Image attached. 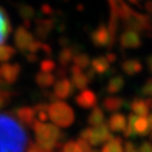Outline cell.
<instances>
[{"label":"cell","instance_id":"4fadbf2b","mask_svg":"<svg viewBox=\"0 0 152 152\" xmlns=\"http://www.w3.org/2000/svg\"><path fill=\"white\" fill-rule=\"evenodd\" d=\"M76 103L82 108H92L97 105V96L89 89H83L79 95H77Z\"/></svg>","mask_w":152,"mask_h":152},{"label":"cell","instance_id":"5bb4252c","mask_svg":"<svg viewBox=\"0 0 152 152\" xmlns=\"http://www.w3.org/2000/svg\"><path fill=\"white\" fill-rule=\"evenodd\" d=\"M16 9L19 17L23 19V23H24L23 26H25L26 28L31 27V20H33L35 18V15H36L35 9L27 4H18L16 6Z\"/></svg>","mask_w":152,"mask_h":152},{"label":"cell","instance_id":"8992f818","mask_svg":"<svg viewBox=\"0 0 152 152\" xmlns=\"http://www.w3.org/2000/svg\"><path fill=\"white\" fill-rule=\"evenodd\" d=\"M35 41V37L32 33L29 32V29L25 26H18L14 35V42L16 45V49L19 50L20 52H26L28 51L31 44Z\"/></svg>","mask_w":152,"mask_h":152},{"label":"cell","instance_id":"74e56055","mask_svg":"<svg viewBox=\"0 0 152 152\" xmlns=\"http://www.w3.org/2000/svg\"><path fill=\"white\" fill-rule=\"evenodd\" d=\"M41 51H43L46 55L52 54V48H51L48 43H44V42H43V45H42V50H41Z\"/></svg>","mask_w":152,"mask_h":152},{"label":"cell","instance_id":"ab89813d","mask_svg":"<svg viewBox=\"0 0 152 152\" xmlns=\"http://www.w3.org/2000/svg\"><path fill=\"white\" fill-rule=\"evenodd\" d=\"M59 44H60L62 48H68L70 45V41L68 37H61L59 39Z\"/></svg>","mask_w":152,"mask_h":152},{"label":"cell","instance_id":"f546056e","mask_svg":"<svg viewBox=\"0 0 152 152\" xmlns=\"http://www.w3.org/2000/svg\"><path fill=\"white\" fill-rule=\"evenodd\" d=\"M39 68L42 72H46V73H51L52 71H54L56 69V64L53 60L51 59H44L43 61H41L39 63Z\"/></svg>","mask_w":152,"mask_h":152},{"label":"cell","instance_id":"d4e9b609","mask_svg":"<svg viewBox=\"0 0 152 152\" xmlns=\"http://www.w3.org/2000/svg\"><path fill=\"white\" fill-rule=\"evenodd\" d=\"M88 123L92 126H98L105 123V114H104L103 109L99 107H95L92 109L90 115L88 116Z\"/></svg>","mask_w":152,"mask_h":152},{"label":"cell","instance_id":"e0dca14e","mask_svg":"<svg viewBox=\"0 0 152 152\" xmlns=\"http://www.w3.org/2000/svg\"><path fill=\"white\" fill-rule=\"evenodd\" d=\"M108 127L114 132H124L127 126V120L122 113H114L110 115L108 120Z\"/></svg>","mask_w":152,"mask_h":152},{"label":"cell","instance_id":"7402d4cb","mask_svg":"<svg viewBox=\"0 0 152 152\" xmlns=\"http://www.w3.org/2000/svg\"><path fill=\"white\" fill-rule=\"evenodd\" d=\"M109 63L107 59H106V56H99V58H96V59H94L91 61V69L95 72H96V75H104V73H106L107 71L109 70Z\"/></svg>","mask_w":152,"mask_h":152},{"label":"cell","instance_id":"60d3db41","mask_svg":"<svg viewBox=\"0 0 152 152\" xmlns=\"http://www.w3.org/2000/svg\"><path fill=\"white\" fill-rule=\"evenodd\" d=\"M106 59H107V61H108L109 63H113V62H115V61H116L117 56H116V54H115V53L109 52V53H107V54H106Z\"/></svg>","mask_w":152,"mask_h":152},{"label":"cell","instance_id":"5b68a950","mask_svg":"<svg viewBox=\"0 0 152 152\" xmlns=\"http://www.w3.org/2000/svg\"><path fill=\"white\" fill-rule=\"evenodd\" d=\"M151 133V126L148 121V117L137 116L134 113H131L127 117V126L124 131L126 137H133L136 135H148Z\"/></svg>","mask_w":152,"mask_h":152},{"label":"cell","instance_id":"ee69618b","mask_svg":"<svg viewBox=\"0 0 152 152\" xmlns=\"http://www.w3.org/2000/svg\"><path fill=\"white\" fill-rule=\"evenodd\" d=\"M131 4H133V5H136V6H140L139 5V1L137 0H129Z\"/></svg>","mask_w":152,"mask_h":152},{"label":"cell","instance_id":"6da1fadb","mask_svg":"<svg viewBox=\"0 0 152 152\" xmlns=\"http://www.w3.org/2000/svg\"><path fill=\"white\" fill-rule=\"evenodd\" d=\"M27 133L12 116L0 114V152H25Z\"/></svg>","mask_w":152,"mask_h":152},{"label":"cell","instance_id":"ac0fdd59","mask_svg":"<svg viewBox=\"0 0 152 152\" xmlns=\"http://www.w3.org/2000/svg\"><path fill=\"white\" fill-rule=\"evenodd\" d=\"M121 66L124 73H126L127 76H135L137 73H140L143 69L142 62L137 59H129V60L123 61Z\"/></svg>","mask_w":152,"mask_h":152},{"label":"cell","instance_id":"9a60e30c","mask_svg":"<svg viewBox=\"0 0 152 152\" xmlns=\"http://www.w3.org/2000/svg\"><path fill=\"white\" fill-rule=\"evenodd\" d=\"M35 109L32 107H20L16 109V117L19 122H22L23 124L27 125V126H33L35 123Z\"/></svg>","mask_w":152,"mask_h":152},{"label":"cell","instance_id":"d6986e66","mask_svg":"<svg viewBox=\"0 0 152 152\" xmlns=\"http://www.w3.org/2000/svg\"><path fill=\"white\" fill-rule=\"evenodd\" d=\"M132 112L137 116H143V117H148L150 114V107L147 104V102L142 98H135L130 105Z\"/></svg>","mask_w":152,"mask_h":152},{"label":"cell","instance_id":"b9f144b4","mask_svg":"<svg viewBox=\"0 0 152 152\" xmlns=\"http://www.w3.org/2000/svg\"><path fill=\"white\" fill-rule=\"evenodd\" d=\"M145 9H147L150 14H152V0H149V1H147V4H145Z\"/></svg>","mask_w":152,"mask_h":152},{"label":"cell","instance_id":"f35d334b","mask_svg":"<svg viewBox=\"0 0 152 152\" xmlns=\"http://www.w3.org/2000/svg\"><path fill=\"white\" fill-rule=\"evenodd\" d=\"M26 152H43V151H42V149L38 147L36 143H32Z\"/></svg>","mask_w":152,"mask_h":152},{"label":"cell","instance_id":"bcb514c9","mask_svg":"<svg viewBox=\"0 0 152 152\" xmlns=\"http://www.w3.org/2000/svg\"><path fill=\"white\" fill-rule=\"evenodd\" d=\"M151 134H152V125H151Z\"/></svg>","mask_w":152,"mask_h":152},{"label":"cell","instance_id":"9c48e42d","mask_svg":"<svg viewBox=\"0 0 152 152\" xmlns=\"http://www.w3.org/2000/svg\"><path fill=\"white\" fill-rule=\"evenodd\" d=\"M22 72V66L18 63H4L0 65V76L8 85H12L18 80Z\"/></svg>","mask_w":152,"mask_h":152},{"label":"cell","instance_id":"484cf974","mask_svg":"<svg viewBox=\"0 0 152 152\" xmlns=\"http://www.w3.org/2000/svg\"><path fill=\"white\" fill-rule=\"evenodd\" d=\"M102 152H124V147L120 137H114L104 145Z\"/></svg>","mask_w":152,"mask_h":152},{"label":"cell","instance_id":"ba28073f","mask_svg":"<svg viewBox=\"0 0 152 152\" xmlns=\"http://www.w3.org/2000/svg\"><path fill=\"white\" fill-rule=\"evenodd\" d=\"M90 39L92 44L97 48H110V34L108 27L105 24H100L96 29H94L90 34Z\"/></svg>","mask_w":152,"mask_h":152},{"label":"cell","instance_id":"7c38bea8","mask_svg":"<svg viewBox=\"0 0 152 152\" xmlns=\"http://www.w3.org/2000/svg\"><path fill=\"white\" fill-rule=\"evenodd\" d=\"M70 73H71V82L78 89H85L88 86V83L90 82L89 78L86 75V72H83V70L80 69L79 66H77V65L73 64L71 66Z\"/></svg>","mask_w":152,"mask_h":152},{"label":"cell","instance_id":"7a4b0ae2","mask_svg":"<svg viewBox=\"0 0 152 152\" xmlns=\"http://www.w3.org/2000/svg\"><path fill=\"white\" fill-rule=\"evenodd\" d=\"M33 129L36 136V144L42 150L51 151L55 148L60 147L62 133L55 125L35 121V123L33 124Z\"/></svg>","mask_w":152,"mask_h":152},{"label":"cell","instance_id":"cb8c5ba5","mask_svg":"<svg viewBox=\"0 0 152 152\" xmlns=\"http://www.w3.org/2000/svg\"><path fill=\"white\" fill-rule=\"evenodd\" d=\"M35 81L39 87L49 88L55 83V76L52 73H46V72H38L35 77Z\"/></svg>","mask_w":152,"mask_h":152},{"label":"cell","instance_id":"ffe728a7","mask_svg":"<svg viewBox=\"0 0 152 152\" xmlns=\"http://www.w3.org/2000/svg\"><path fill=\"white\" fill-rule=\"evenodd\" d=\"M124 99L118 96H109L104 99V108L109 113H114L124 106Z\"/></svg>","mask_w":152,"mask_h":152},{"label":"cell","instance_id":"52a82bcc","mask_svg":"<svg viewBox=\"0 0 152 152\" xmlns=\"http://www.w3.org/2000/svg\"><path fill=\"white\" fill-rule=\"evenodd\" d=\"M120 45L124 50H135L142 45L140 33L134 29H125L120 36Z\"/></svg>","mask_w":152,"mask_h":152},{"label":"cell","instance_id":"83f0119b","mask_svg":"<svg viewBox=\"0 0 152 152\" xmlns=\"http://www.w3.org/2000/svg\"><path fill=\"white\" fill-rule=\"evenodd\" d=\"M73 63L75 65L79 66L80 69L85 70V69H88L89 65H90V58L89 55L86 54V53H77L73 58Z\"/></svg>","mask_w":152,"mask_h":152},{"label":"cell","instance_id":"44dd1931","mask_svg":"<svg viewBox=\"0 0 152 152\" xmlns=\"http://www.w3.org/2000/svg\"><path fill=\"white\" fill-rule=\"evenodd\" d=\"M78 52L76 51L75 48H71V46H68V48H62V50L60 51V53L58 55V59H59V62L62 66H68L70 64V62L73 61V58L75 55L77 54Z\"/></svg>","mask_w":152,"mask_h":152},{"label":"cell","instance_id":"c3c4849f","mask_svg":"<svg viewBox=\"0 0 152 152\" xmlns=\"http://www.w3.org/2000/svg\"><path fill=\"white\" fill-rule=\"evenodd\" d=\"M45 152H50V151H45Z\"/></svg>","mask_w":152,"mask_h":152},{"label":"cell","instance_id":"f1b7e54d","mask_svg":"<svg viewBox=\"0 0 152 152\" xmlns=\"http://www.w3.org/2000/svg\"><path fill=\"white\" fill-rule=\"evenodd\" d=\"M48 108L49 106L44 105V104H39L37 106H35L34 109H35V113L38 116V118L41 122H46L49 120V114H48Z\"/></svg>","mask_w":152,"mask_h":152},{"label":"cell","instance_id":"7bdbcfd3","mask_svg":"<svg viewBox=\"0 0 152 152\" xmlns=\"http://www.w3.org/2000/svg\"><path fill=\"white\" fill-rule=\"evenodd\" d=\"M147 64H148V68H149V70H150V72H152V55H150V56L148 58Z\"/></svg>","mask_w":152,"mask_h":152},{"label":"cell","instance_id":"3957f363","mask_svg":"<svg viewBox=\"0 0 152 152\" xmlns=\"http://www.w3.org/2000/svg\"><path fill=\"white\" fill-rule=\"evenodd\" d=\"M49 118L55 125L61 127H68L75 122L73 109L64 102H54L48 108Z\"/></svg>","mask_w":152,"mask_h":152},{"label":"cell","instance_id":"8d00e7d4","mask_svg":"<svg viewBox=\"0 0 152 152\" xmlns=\"http://www.w3.org/2000/svg\"><path fill=\"white\" fill-rule=\"evenodd\" d=\"M25 58H26V60L29 62V63H34V62H36L38 60V56L36 54H33V53H27V54L25 55Z\"/></svg>","mask_w":152,"mask_h":152},{"label":"cell","instance_id":"603a6c76","mask_svg":"<svg viewBox=\"0 0 152 152\" xmlns=\"http://www.w3.org/2000/svg\"><path fill=\"white\" fill-rule=\"evenodd\" d=\"M125 80L122 76H114L113 78L109 79L108 83H107V87H106V91L108 92L109 95H114L117 94L118 91L122 90V88L124 87Z\"/></svg>","mask_w":152,"mask_h":152},{"label":"cell","instance_id":"d590c367","mask_svg":"<svg viewBox=\"0 0 152 152\" xmlns=\"http://www.w3.org/2000/svg\"><path fill=\"white\" fill-rule=\"evenodd\" d=\"M124 152H140L135 149V145L133 144V142L127 141L124 144Z\"/></svg>","mask_w":152,"mask_h":152},{"label":"cell","instance_id":"277c9868","mask_svg":"<svg viewBox=\"0 0 152 152\" xmlns=\"http://www.w3.org/2000/svg\"><path fill=\"white\" fill-rule=\"evenodd\" d=\"M80 137L89 142L90 145H99L103 143H107L114 139L109 131L108 125L106 123L94 126L92 129H85L81 132Z\"/></svg>","mask_w":152,"mask_h":152},{"label":"cell","instance_id":"836d02e7","mask_svg":"<svg viewBox=\"0 0 152 152\" xmlns=\"http://www.w3.org/2000/svg\"><path fill=\"white\" fill-rule=\"evenodd\" d=\"M139 151L140 152H152V144L150 142L144 141L142 143L140 148H139Z\"/></svg>","mask_w":152,"mask_h":152},{"label":"cell","instance_id":"7dc6e473","mask_svg":"<svg viewBox=\"0 0 152 152\" xmlns=\"http://www.w3.org/2000/svg\"><path fill=\"white\" fill-rule=\"evenodd\" d=\"M137 1H142V0H137Z\"/></svg>","mask_w":152,"mask_h":152},{"label":"cell","instance_id":"1f68e13d","mask_svg":"<svg viewBox=\"0 0 152 152\" xmlns=\"http://www.w3.org/2000/svg\"><path fill=\"white\" fill-rule=\"evenodd\" d=\"M141 92L143 96H147L148 98H152V78L147 79V81L143 83Z\"/></svg>","mask_w":152,"mask_h":152},{"label":"cell","instance_id":"4dcf8cb0","mask_svg":"<svg viewBox=\"0 0 152 152\" xmlns=\"http://www.w3.org/2000/svg\"><path fill=\"white\" fill-rule=\"evenodd\" d=\"M61 152H82V150H81V148L79 147L78 142L69 141V142H66L64 145L62 147Z\"/></svg>","mask_w":152,"mask_h":152},{"label":"cell","instance_id":"4316f807","mask_svg":"<svg viewBox=\"0 0 152 152\" xmlns=\"http://www.w3.org/2000/svg\"><path fill=\"white\" fill-rule=\"evenodd\" d=\"M16 55V49L10 45H0V62H7Z\"/></svg>","mask_w":152,"mask_h":152},{"label":"cell","instance_id":"d6a6232c","mask_svg":"<svg viewBox=\"0 0 152 152\" xmlns=\"http://www.w3.org/2000/svg\"><path fill=\"white\" fill-rule=\"evenodd\" d=\"M78 144H79V147L81 148L82 152H92L94 150L91 149V147H90V143L89 142H87L86 140H83V139H79L78 140Z\"/></svg>","mask_w":152,"mask_h":152},{"label":"cell","instance_id":"e575fe53","mask_svg":"<svg viewBox=\"0 0 152 152\" xmlns=\"http://www.w3.org/2000/svg\"><path fill=\"white\" fill-rule=\"evenodd\" d=\"M41 10L43 12L44 15H53L54 14V10H53V8L49 5V4H44L42 7H41Z\"/></svg>","mask_w":152,"mask_h":152},{"label":"cell","instance_id":"f6af8a7d","mask_svg":"<svg viewBox=\"0 0 152 152\" xmlns=\"http://www.w3.org/2000/svg\"><path fill=\"white\" fill-rule=\"evenodd\" d=\"M0 83H1V76H0Z\"/></svg>","mask_w":152,"mask_h":152},{"label":"cell","instance_id":"30bf717a","mask_svg":"<svg viewBox=\"0 0 152 152\" xmlns=\"http://www.w3.org/2000/svg\"><path fill=\"white\" fill-rule=\"evenodd\" d=\"M34 34L39 41L49 37L50 33L54 28V20L51 18H36L34 22Z\"/></svg>","mask_w":152,"mask_h":152},{"label":"cell","instance_id":"2e32d148","mask_svg":"<svg viewBox=\"0 0 152 152\" xmlns=\"http://www.w3.org/2000/svg\"><path fill=\"white\" fill-rule=\"evenodd\" d=\"M11 32V24L9 17L4 8L0 7V45L5 43Z\"/></svg>","mask_w":152,"mask_h":152},{"label":"cell","instance_id":"8fae6325","mask_svg":"<svg viewBox=\"0 0 152 152\" xmlns=\"http://www.w3.org/2000/svg\"><path fill=\"white\" fill-rule=\"evenodd\" d=\"M75 91V86L71 82V80L66 78H62L61 80L54 83V91L53 95L56 99H65L70 97Z\"/></svg>","mask_w":152,"mask_h":152}]
</instances>
